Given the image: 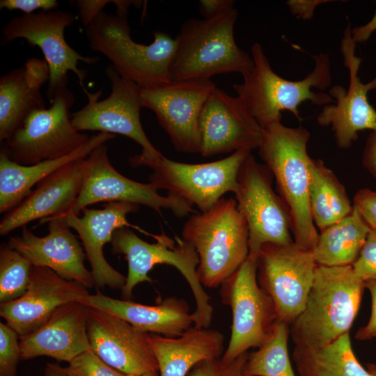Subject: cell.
Wrapping results in <instances>:
<instances>
[{"label": "cell", "mask_w": 376, "mask_h": 376, "mask_svg": "<svg viewBox=\"0 0 376 376\" xmlns=\"http://www.w3.org/2000/svg\"><path fill=\"white\" fill-rule=\"evenodd\" d=\"M21 360L18 334L6 323H0V376H16Z\"/></svg>", "instance_id": "e575fe53"}, {"label": "cell", "mask_w": 376, "mask_h": 376, "mask_svg": "<svg viewBox=\"0 0 376 376\" xmlns=\"http://www.w3.org/2000/svg\"><path fill=\"white\" fill-rule=\"evenodd\" d=\"M47 221L48 234L45 236H37L24 227L21 235L10 237L8 244L33 266L49 268L87 288L95 286L92 274L84 265V249L70 231L65 216L49 218L39 224Z\"/></svg>", "instance_id": "44dd1931"}, {"label": "cell", "mask_w": 376, "mask_h": 376, "mask_svg": "<svg viewBox=\"0 0 376 376\" xmlns=\"http://www.w3.org/2000/svg\"><path fill=\"white\" fill-rule=\"evenodd\" d=\"M149 335L159 376H187L200 361L221 358L224 352V336L210 328L192 326L177 337Z\"/></svg>", "instance_id": "4316f807"}, {"label": "cell", "mask_w": 376, "mask_h": 376, "mask_svg": "<svg viewBox=\"0 0 376 376\" xmlns=\"http://www.w3.org/2000/svg\"><path fill=\"white\" fill-rule=\"evenodd\" d=\"M84 159L69 163L41 180L33 191L3 216L0 235H6L36 219H40V222L69 212L82 186Z\"/></svg>", "instance_id": "603a6c76"}, {"label": "cell", "mask_w": 376, "mask_h": 376, "mask_svg": "<svg viewBox=\"0 0 376 376\" xmlns=\"http://www.w3.org/2000/svg\"><path fill=\"white\" fill-rule=\"evenodd\" d=\"M237 16L233 7L210 18L186 20L175 38L171 80H211L226 73L247 75L253 61L236 44L234 26Z\"/></svg>", "instance_id": "7a4b0ae2"}, {"label": "cell", "mask_w": 376, "mask_h": 376, "mask_svg": "<svg viewBox=\"0 0 376 376\" xmlns=\"http://www.w3.org/2000/svg\"><path fill=\"white\" fill-rule=\"evenodd\" d=\"M182 239L196 251L197 272L203 287L217 288L249 256V230L234 198H221L205 212L193 214Z\"/></svg>", "instance_id": "8992f818"}, {"label": "cell", "mask_w": 376, "mask_h": 376, "mask_svg": "<svg viewBox=\"0 0 376 376\" xmlns=\"http://www.w3.org/2000/svg\"><path fill=\"white\" fill-rule=\"evenodd\" d=\"M308 174L311 214L315 226L322 231L350 214L354 205L345 187L321 159L311 157Z\"/></svg>", "instance_id": "f546056e"}, {"label": "cell", "mask_w": 376, "mask_h": 376, "mask_svg": "<svg viewBox=\"0 0 376 376\" xmlns=\"http://www.w3.org/2000/svg\"><path fill=\"white\" fill-rule=\"evenodd\" d=\"M272 178L268 167L256 161L251 153L244 160L237 174L235 196L248 227V257L254 260L265 244L294 242L290 211L273 190Z\"/></svg>", "instance_id": "8fae6325"}, {"label": "cell", "mask_w": 376, "mask_h": 376, "mask_svg": "<svg viewBox=\"0 0 376 376\" xmlns=\"http://www.w3.org/2000/svg\"><path fill=\"white\" fill-rule=\"evenodd\" d=\"M32 265L8 244L0 246V303L20 297L26 290Z\"/></svg>", "instance_id": "d6a6232c"}, {"label": "cell", "mask_w": 376, "mask_h": 376, "mask_svg": "<svg viewBox=\"0 0 376 376\" xmlns=\"http://www.w3.org/2000/svg\"><path fill=\"white\" fill-rule=\"evenodd\" d=\"M311 134L303 127H290L281 122L263 129L259 155L274 177L279 195L291 217L295 244L313 251L318 233L313 223L308 198L307 144Z\"/></svg>", "instance_id": "3957f363"}, {"label": "cell", "mask_w": 376, "mask_h": 376, "mask_svg": "<svg viewBox=\"0 0 376 376\" xmlns=\"http://www.w3.org/2000/svg\"><path fill=\"white\" fill-rule=\"evenodd\" d=\"M354 207L371 230H376V191L364 188L354 196Z\"/></svg>", "instance_id": "74e56055"}, {"label": "cell", "mask_w": 376, "mask_h": 376, "mask_svg": "<svg viewBox=\"0 0 376 376\" xmlns=\"http://www.w3.org/2000/svg\"><path fill=\"white\" fill-rule=\"evenodd\" d=\"M64 369L67 376H127L109 366L91 349L73 359Z\"/></svg>", "instance_id": "836d02e7"}, {"label": "cell", "mask_w": 376, "mask_h": 376, "mask_svg": "<svg viewBox=\"0 0 376 376\" xmlns=\"http://www.w3.org/2000/svg\"><path fill=\"white\" fill-rule=\"evenodd\" d=\"M365 287L370 292L372 299L371 314L368 323L359 329L355 338L360 340L376 338V279L365 282Z\"/></svg>", "instance_id": "60d3db41"}, {"label": "cell", "mask_w": 376, "mask_h": 376, "mask_svg": "<svg viewBox=\"0 0 376 376\" xmlns=\"http://www.w3.org/2000/svg\"><path fill=\"white\" fill-rule=\"evenodd\" d=\"M43 376H67L65 369L58 363H47L44 368Z\"/></svg>", "instance_id": "bcb514c9"}, {"label": "cell", "mask_w": 376, "mask_h": 376, "mask_svg": "<svg viewBox=\"0 0 376 376\" xmlns=\"http://www.w3.org/2000/svg\"><path fill=\"white\" fill-rule=\"evenodd\" d=\"M75 102L72 92L65 87L58 91L49 108L30 113L21 126L5 142L3 151L18 164L33 165L72 152L90 136L78 131L70 110Z\"/></svg>", "instance_id": "9c48e42d"}, {"label": "cell", "mask_w": 376, "mask_h": 376, "mask_svg": "<svg viewBox=\"0 0 376 376\" xmlns=\"http://www.w3.org/2000/svg\"><path fill=\"white\" fill-rule=\"evenodd\" d=\"M127 376H159V371H154L142 375H127Z\"/></svg>", "instance_id": "c3c4849f"}, {"label": "cell", "mask_w": 376, "mask_h": 376, "mask_svg": "<svg viewBox=\"0 0 376 376\" xmlns=\"http://www.w3.org/2000/svg\"><path fill=\"white\" fill-rule=\"evenodd\" d=\"M45 59L31 57L24 64L0 77V141H6L32 111L45 109L41 93L49 81Z\"/></svg>", "instance_id": "d4e9b609"}, {"label": "cell", "mask_w": 376, "mask_h": 376, "mask_svg": "<svg viewBox=\"0 0 376 376\" xmlns=\"http://www.w3.org/2000/svg\"><path fill=\"white\" fill-rule=\"evenodd\" d=\"M251 153L241 150L222 159L202 164L175 162L162 155L146 166L152 170L149 180L158 190L166 189L168 194L196 205L203 212L226 193H235L239 169Z\"/></svg>", "instance_id": "4fadbf2b"}, {"label": "cell", "mask_w": 376, "mask_h": 376, "mask_svg": "<svg viewBox=\"0 0 376 376\" xmlns=\"http://www.w3.org/2000/svg\"><path fill=\"white\" fill-rule=\"evenodd\" d=\"M113 2L114 0H77L75 4L78 10L77 16L86 28L103 11L107 4Z\"/></svg>", "instance_id": "ab89813d"}, {"label": "cell", "mask_w": 376, "mask_h": 376, "mask_svg": "<svg viewBox=\"0 0 376 376\" xmlns=\"http://www.w3.org/2000/svg\"><path fill=\"white\" fill-rule=\"evenodd\" d=\"M370 228L354 207L352 212L318 234L312 251L318 265H352L358 258Z\"/></svg>", "instance_id": "f1b7e54d"}, {"label": "cell", "mask_w": 376, "mask_h": 376, "mask_svg": "<svg viewBox=\"0 0 376 376\" xmlns=\"http://www.w3.org/2000/svg\"><path fill=\"white\" fill-rule=\"evenodd\" d=\"M104 71L111 82L110 95L99 100L101 91L90 93L86 88L83 89L88 101L72 114V123L79 132L119 134L132 139L142 150L130 158V164L134 167L146 166L163 155L151 143L141 123L140 111L143 108L141 88L121 77L111 65Z\"/></svg>", "instance_id": "ba28073f"}, {"label": "cell", "mask_w": 376, "mask_h": 376, "mask_svg": "<svg viewBox=\"0 0 376 376\" xmlns=\"http://www.w3.org/2000/svg\"><path fill=\"white\" fill-rule=\"evenodd\" d=\"M154 237L156 243H148L128 227L118 228L114 232L111 242L112 249L114 253L125 256L128 263L126 281L121 290L123 297L130 299L136 285L145 281L152 283L153 280L148 273L155 265H171L182 274L193 293L196 305L192 313L194 326L209 328L213 307L210 304L211 298L198 278L199 259L196 251L182 238L176 237L175 243L164 233Z\"/></svg>", "instance_id": "52a82bcc"}, {"label": "cell", "mask_w": 376, "mask_h": 376, "mask_svg": "<svg viewBox=\"0 0 376 376\" xmlns=\"http://www.w3.org/2000/svg\"><path fill=\"white\" fill-rule=\"evenodd\" d=\"M56 0H1L0 8L8 10H18L24 14L33 13L37 10L45 11L57 10Z\"/></svg>", "instance_id": "f35d334b"}, {"label": "cell", "mask_w": 376, "mask_h": 376, "mask_svg": "<svg viewBox=\"0 0 376 376\" xmlns=\"http://www.w3.org/2000/svg\"><path fill=\"white\" fill-rule=\"evenodd\" d=\"M199 131V154L212 157L258 148L263 129L240 97L216 87L202 109Z\"/></svg>", "instance_id": "ac0fdd59"}, {"label": "cell", "mask_w": 376, "mask_h": 376, "mask_svg": "<svg viewBox=\"0 0 376 376\" xmlns=\"http://www.w3.org/2000/svg\"><path fill=\"white\" fill-rule=\"evenodd\" d=\"M365 288L352 265H318L304 308L290 324L295 345L318 347L348 334Z\"/></svg>", "instance_id": "6da1fadb"}, {"label": "cell", "mask_w": 376, "mask_h": 376, "mask_svg": "<svg viewBox=\"0 0 376 376\" xmlns=\"http://www.w3.org/2000/svg\"><path fill=\"white\" fill-rule=\"evenodd\" d=\"M115 134L100 132L90 136L81 147L64 157L24 166L12 161L3 150L0 153V212H8L20 203L31 189L62 166L85 159Z\"/></svg>", "instance_id": "83f0119b"}, {"label": "cell", "mask_w": 376, "mask_h": 376, "mask_svg": "<svg viewBox=\"0 0 376 376\" xmlns=\"http://www.w3.org/2000/svg\"><path fill=\"white\" fill-rule=\"evenodd\" d=\"M91 350L111 367L125 375L159 371L149 334L123 319L88 306Z\"/></svg>", "instance_id": "d6986e66"}, {"label": "cell", "mask_w": 376, "mask_h": 376, "mask_svg": "<svg viewBox=\"0 0 376 376\" xmlns=\"http://www.w3.org/2000/svg\"><path fill=\"white\" fill-rule=\"evenodd\" d=\"M216 87L211 80H180L141 88L143 107L155 113L177 151L199 153L200 115Z\"/></svg>", "instance_id": "2e32d148"}, {"label": "cell", "mask_w": 376, "mask_h": 376, "mask_svg": "<svg viewBox=\"0 0 376 376\" xmlns=\"http://www.w3.org/2000/svg\"><path fill=\"white\" fill-rule=\"evenodd\" d=\"M290 325L277 321L269 338L257 350L248 353L245 376H295L288 348Z\"/></svg>", "instance_id": "1f68e13d"}, {"label": "cell", "mask_w": 376, "mask_h": 376, "mask_svg": "<svg viewBox=\"0 0 376 376\" xmlns=\"http://www.w3.org/2000/svg\"><path fill=\"white\" fill-rule=\"evenodd\" d=\"M367 370L372 375V376H376V365L373 363H367Z\"/></svg>", "instance_id": "7dc6e473"}, {"label": "cell", "mask_w": 376, "mask_h": 376, "mask_svg": "<svg viewBox=\"0 0 376 376\" xmlns=\"http://www.w3.org/2000/svg\"><path fill=\"white\" fill-rule=\"evenodd\" d=\"M139 208L138 205L133 203L111 202L102 209L84 208L82 217L72 212L65 215L69 227L77 231L81 241L95 287L120 290L123 288L126 277L109 265L103 249L107 243L111 242L117 229L134 227L127 221V216Z\"/></svg>", "instance_id": "7402d4cb"}, {"label": "cell", "mask_w": 376, "mask_h": 376, "mask_svg": "<svg viewBox=\"0 0 376 376\" xmlns=\"http://www.w3.org/2000/svg\"><path fill=\"white\" fill-rule=\"evenodd\" d=\"M355 47L348 25L340 49L344 65L350 73L349 87L345 89L340 85L332 86L329 95L336 100V103L324 106L317 116L319 125L331 126L336 145L341 149L350 148L360 131L376 130V111L368 98L369 91L376 89V77L368 83L361 82L358 75L361 59L355 55Z\"/></svg>", "instance_id": "e0dca14e"}, {"label": "cell", "mask_w": 376, "mask_h": 376, "mask_svg": "<svg viewBox=\"0 0 376 376\" xmlns=\"http://www.w3.org/2000/svg\"><path fill=\"white\" fill-rule=\"evenodd\" d=\"M220 286L221 301L232 311L230 337L221 359L230 361L263 345L279 320L272 299L258 283L256 260L248 257Z\"/></svg>", "instance_id": "7c38bea8"}, {"label": "cell", "mask_w": 376, "mask_h": 376, "mask_svg": "<svg viewBox=\"0 0 376 376\" xmlns=\"http://www.w3.org/2000/svg\"><path fill=\"white\" fill-rule=\"evenodd\" d=\"M376 31V11L371 19L364 25L359 26L351 29L353 40L355 43L366 42L372 33Z\"/></svg>", "instance_id": "f6af8a7d"}, {"label": "cell", "mask_w": 376, "mask_h": 376, "mask_svg": "<svg viewBox=\"0 0 376 376\" xmlns=\"http://www.w3.org/2000/svg\"><path fill=\"white\" fill-rule=\"evenodd\" d=\"M75 18L72 13L62 10H40L14 17L1 29V45L23 38L30 45L41 49L49 68L46 91L49 102L58 91L68 87L70 71L75 74L79 85L84 89V81L87 72L80 70L77 65L79 61L95 64L99 58L79 54L65 40V30L72 24Z\"/></svg>", "instance_id": "30bf717a"}, {"label": "cell", "mask_w": 376, "mask_h": 376, "mask_svg": "<svg viewBox=\"0 0 376 376\" xmlns=\"http://www.w3.org/2000/svg\"><path fill=\"white\" fill-rule=\"evenodd\" d=\"M233 0H201L199 10L205 19L214 17L219 13L234 7Z\"/></svg>", "instance_id": "ee69618b"}, {"label": "cell", "mask_w": 376, "mask_h": 376, "mask_svg": "<svg viewBox=\"0 0 376 376\" xmlns=\"http://www.w3.org/2000/svg\"><path fill=\"white\" fill-rule=\"evenodd\" d=\"M364 282L376 279V230H370L360 253L352 265Z\"/></svg>", "instance_id": "8d00e7d4"}, {"label": "cell", "mask_w": 376, "mask_h": 376, "mask_svg": "<svg viewBox=\"0 0 376 376\" xmlns=\"http://www.w3.org/2000/svg\"><path fill=\"white\" fill-rule=\"evenodd\" d=\"M257 280L272 299L279 321L290 324L303 311L315 269L313 252L288 244L267 243L259 251Z\"/></svg>", "instance_id": "5bb4252c"}, {"label": "cell", "mask_w": 376, "mask_h": 376, "mask_svg": "<svg viewBox=\"0 0 376 376\" xmlns=\"http://www.w3.org/2000/svg\"><path fill=\"white\" fill-rule=\"evenodd\" d=\"M248 352L230 361L221 358L203 360L195 365L187 376H245L244 366Z\"/></svg>", "instance_id": "d590c367"}, {"label": "cell", "mask_w": 376, "mask_h": 376, "mask_svg": "<svg viewBox=\"0 0 376 376\" xmlns=\"http://www.w3.org/2000/svg\"><path fill=\"white\" fill-rule=\"evenodd\" d=\"M362 164L376 178V130H373L368 136L363 152Z\"/></svg>", "instance_id": "7bdbcfd3"}, {"label": "cell", "mask_w": 376, "mask_h": 376, "mask_svg": "<svg viewBox=\"0 0 376 376\" xmlns=\"http://www.w3.org/2000/svg\"><path fill=\"white\" fill-rule=\"evenodd\" d=\"M88 308L79 301L65 304L38 328L19 337L21 360L48 357L69 363L91 349Z\"/></svg>", "instance_id": "cb8c5ba5"}, {"label": "cell", "mask_w": 376, "mask_h": 376, "mask_svg": "<svg viewBox=\"0 0 376 376\" xmlns=\"http://www.w3.org/2000/svg\"><path fill=\"white\" fill-rule=\"evenodd\" d=\"M102 201L143 205L160 214L163 209L170 210L179 217L196 212L183 199L168 194H159L152 183L139 182L118 173L110 162L106 143L85 158L82 186L70 212L79 215L87 206Z\"/></svg>", "instance_id": "9a60e30c"}, {"label": "cell", "mask_w": 376, "mask_h": 376, "mask_svg": "<svg viewBox=\"0 0 376 376\" xmlns=\"http://www.w3.org/2000/svg\"><path fill=\"white\" fill-rule=\"evenodd\" d=\"M127 13L113 15L102 11L85 28L90 49L103 54L121 77L141 88L170 83L169 66L175 48V38L157 31L150 45L134 41Z\"/></svg>", "instance_id": "5b68a950"}, {"label": "cell", "mask_w": 376, "mask_h": 376, "mask_svg": "<svg viewBox=\"0 0 376 376\" xmlns=\"http://www.w3.org/2000/svg\"><path fill=\"white\" fill-rule=\"evenodd\" d=\"M327 0H290L287 5L293 15H297L303 19H309L312 17L315 8Z\"/></svg>", "instance_id": "b9f144b4"}, {"label": "cell", "mask_w": 376, "mask_h": 376, "mask_svg": "<svg viewBox=\"0 0 376 376\" xmlns=\"http://www.w3.org/2000/svg\"><path fill=\"white\" fill-rule=\"evenodd\" d=\"M251 54L252 69L243 77V82L234 84L233 88L263 129L281 122L283 111H290L300 120L298 109L306 101L319 106L332 102L333 98L329 94L312 90H324L331 84L328 54L315 56L312 72L297 81L288 80L277 75L259 42L252 45Z\"/></svg>", "instance_id": "277c9868"}, {"label": "cell", "mask_w": 376, "mask_h": 376, "mask_svg": "<svg viewBox=\"0 0 376 376\" xmlns=\"http://www.w3.org/2000/svg\"><path fill=\"white\" fill-rule=\"evenodd\" d=\"M89 295L83 285L63 278L45 267L32 266L25 292L0 305V315L19 336L42 325L59 306L81 301Z\"/></svg>", "instance_id": "ffe728a7"}, {"label": "cell", "mask_w": 376, "mask_h": 376, "mask_svg": "<svg viewBox=\"0 0 376 376\" xmlns=\"http://www.w3.org/2000/svg\"><path fill=\"white\" fill-rule=\"evenodd\" d=\"M79 302L115 315L142 331L164 336H179L194 326L187 302L173 297L156 305H145L98 292L89 294Z\"/></svg>", "instance_id": "484cf974"}, {"label": "cell", "mask_w": 376, "mask_h": 376, "mask_svg": "<svg viewBox=\"0 0 376 376\" xmlns=\"http://www.w3.org/2000/svg\"><path fill=\"white\" fill-rule=\"evenodd\" d=\"M292 358L299 376H372L354 354L349 333L318 347L295 345Z\"/></svg>", "instance_id": "4dcf8cb0"}]
</instances>
